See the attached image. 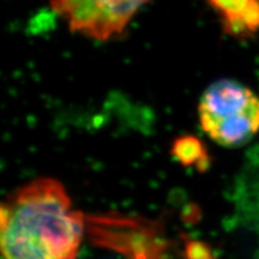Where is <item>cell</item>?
<instances>
[{
    "label": "cell",
    "instance_id": "3",
    "mask_svg": "<svg viewBox=\"0 0 259 259\" xmlns=\"http://www.w3.org/2000/svg\"><path fill=\"white\" fill-rule=\"evenodd\" d=\"M148 0H50L69 28L83 36L106 41L120 35Z\"/></svg>",
    "mask_w": 259,
    "mask_h": 259
},
{
    "label": "cell",
    "instance_id": "2",
    "mask_svg": "<svg viewBox=\"0 0 259 259\" xmlns=\"http://www.w3.org/2000/svg\"><path fill=\"white\" fill-rule=\"evenodd\" d=\"M97 246L130 259H162L164 242L157 223L120 215H87L85 231Z\"/></svg>",
    "mask_w": 259,
    "mask_h": 259
},
{
    "label": "cell",
    "instance_id": "6",
    "mask_svg": "<svg viewBox=\"0 0 259 259\" xmlns=\"http://www.w3.org/2000/svg\"><path fill=\"white\" fill-rule=\"evenodd\" d=\"M171 154L186 167L194 166L198 170H205L210 164L206 149L198 138L193 136H183L177 138L171 145Z\"/></svg>",
    "mask_w": 259,
    "mask_h": 259
},
{
    "label": "cell",
    "instance_id": "5",
    "mask_svg": "<svg viewBox=\"0 0 259 259\" xmlns=\"http://www.w3.org/2000/svg\"><path fill=\"white\" fill-rule=\"evenodd\" d=\"M227 34L250 38L259 31V0H208Z\"/></svg>",
    "mask_w": 259,
    "mask_h": 259
},
{
    "label": "cell",
    "instance_id": "4",
    "mask_svg": "<svg viewBox=\"0 0 259 259\" xmlns=\"http://www.w3.org/2000/svg\"><path fill=\"white\" fill-rule=\"evenodd\" d=\"M198 109L200 126L204 128L220 120L259 112V97L244 84L221 79L203 93Z\"/></svg>",
    "mask_w": 259,
    "mask_h": 259
},
{
    "label": "cell",
    "instance_id": "7",
    "mask_svg": "<svg viewBox=\"0 0 259 259\" xmlns=\"http://www.w3.org/2000/svg\"><path fill=\"white\" fill-rule=\"evenodd\" d=\"M185 259H216L206 244L198 240H187L185 244Z\"/></svg>",
    "mask_w": 259,
    "mask_h": 259
},
{
    "label": "cell",
    "instance_id": "1",
    "mask_svg": "<svg viewBox=\"0 0 259 259\" xmlns=\"http://www.w3.org/2000/svg\"><path fill=\"white\" fill-rule=\"evenodd\" d=\"M84 232L85 216L51 178L19 187L2 204L3 259H76Z\"/></svg>",
    "mask_w": 259,
    "mask_h": 259
}]
</instances>
